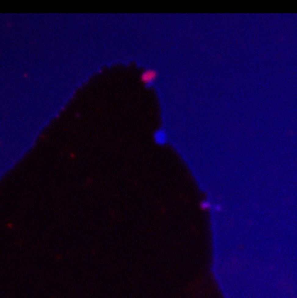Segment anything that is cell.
<instances>
[{
  "label": "cell",
  "instance_id": "1",
  "mask_svg": "<svg viewBox=\"0 0 297 298\" xmlns=\"http://www.w3.org/2000/svg\"><path fill=\"white\" fill-rule=\"evenodd\" d=\"M155 140L158 143L163 144L166 141V135L163 131H157L155 136Z\"/></svg>",
  "mask_w": 297,
  "mask_h": 298
},
{
  "label": "cell",
  "instance_id": "2",
  "mask_svg": "<svg viewBox=\"0 0 297 298\" xmlns=\"http://www.w3.org/2000/svg\"><path fill=\"white\" fill-rule=\"evenodd\" d=\"M154 74L153 72H147L145 74H143V80L146 82H149L150 80H151L153 77H154Z\"/></svg>",
  "mask_w": 297,
  "mask_h": 298
}]
</instances>
